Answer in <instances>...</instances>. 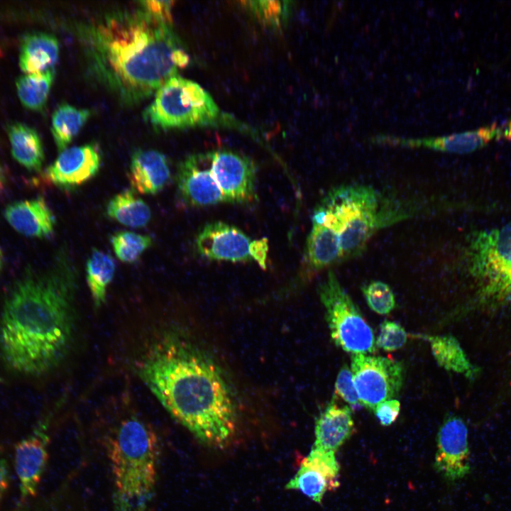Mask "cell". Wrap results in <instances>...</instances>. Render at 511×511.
Returning <instances> with one entry per match:
<instances>
[{
	"label": "cell",
	"mask_w": 511,
	"mask_h": 511,
	"mask_svg": "<svg viewBox=\"0 0 511 511\" xmlns=\"http://www.w3.org/2000/svg\"><path fill=\"white\" fill-rule=\"evenodd\" d=\"M133 365L163 407L200 441L216 448L232 441L238 422L236 392L220 364L199 344L170 329Z\"/></svg>",
	"instance_id": "1"
},
{
	"label": "cell",
	"mask_w": 511,
	"mask_h": 511,
	"mask_svg": "<svg viewBox=\"0 0 511 511\" xmlns=\"http://www.w3.org/2000/svg\"><path fill=\"white\" fill-rule=\"evenodd\" d=\"M74 33L89 75L126 105L153 95L189 62L172 25L139 5L77 23Z\"/></svg>",
	"instance_id": "2"
},
{
	"label": "cell",
	"mask_w": 511,
	"mask_h": 511,
	"mask_svg": "<svg viewBox=\"0 0 511 511\" xmlns=\"http://www.w3.org/2000/svg\"><path fill=\"white\" fill-rule=\"evenodd\" d=\"M78 278L62 246L48 268H28L13 282L0 317V358L7 369L39 376L62 362L74 336Z\"/></svg>",
	"instance_id": "3"
},
{
	"label": "cell",
	"mask_w": 511,
	"mask_h": 511,
	"mask_svg": "<svg viewBox=\"0 0 511 511\" xmlns=\"http://www.w3.org/2000/svg\"><path fill=\"white\" fill-rule=\"evenodd\" d=\"M414 208L363 184H345L330 189L314 209L312 223L336 232L342 262L361 256L380 230L414 216Z\"/></svg>",
	"instance_id": "4"
},
{
	"label": "cell",
	"mask_w": 511,
	"mask_h": 511,
	"mask_svg": "<svg viewBox=\"0 0 511 511\" xmlns=\"http://www.w3.org/2000/svg\"><path fill=\"white\" fill-rule=\"evenodd\" d=\"M108 454L114 477L115 511H148L157 481L159 438L134 413L122 417L112 430Z\"/></svg>",
	"instance_id": "5"
},
{
	"label": "cell",
	"mask_w": 511,
	"mask_h": 511,
	"mask_svg": "<svg viewBox=\"0 0 511 511\" xmlns=\"http://www.w3.org/2000/svg\"><path fill=\"white\" fill-rule=\"evenodd\" d=\"M221 112L212 97L198 83L179 75L169 78L154 94L144 119L162 130L214 124Z\"/></svg>",
	"instance_id": "6"
},
{
	"label": "cell",
	"mask_w": 511,
	"mask_h": 511,
	"mask_svg": "<svg viewBox=\"0 0 511 511\" xmlns=\"http://www.w3.org/2000/svg\"><path fill=\"white\" fill-rule=\"evenodd\" d=\"M468 269L482 298L502 301L511 295V220L476 233L468 248Z\"/></svg>",
	"instance_id": "7"
},
{
	"label": "cell",
	"mask_w": 511,
	"mask_h": 511,
	"mask_svg": "<svg viewBox=\"0 0 511 511\" xmlns=\"http://www.w3.org/2000/svg\"><path fill=\"white\" fill-rule=\"evenodd\" d=\"M317 292L334 344L351 354L376 353L373 329L333 270L328 272Z\"/></svg>",
	"instance_id": "8"
},
{
	"label": "cell",
	"mask_w": 511,
	"mask_h": 511,
	"mask_svg": "<svg viewBox=\"0 0 511 511\" xmlns=\"http://www.w3.org/2000/svg\"><path fill=\"white\" fill-rule=\"evenodd\" d=\"M350 368L359 401L369 411L396 397L402 388L405 368L399 361L373 354H351Z\"/></svg>",
	"instance_id": "9"
},
{
	"label": "cell",
	"mask_w": 511,
	"mask_h": 511,
	"mask_svg": "<svg viewBox=\"0 0 511 511\" xmlns=\"http://www.w3.org/2000/svg\"><path fill=\"white\" fill-rule=\"evenodd\" d=\"M198 253L209 260L231 262L255 261L267 267L266 238L253 240L238 228L222 221L204 225L195 238Z\"/></svg>",
	"instance_id": "10"
},
{
	"label": "cell",
	"mask_w": 511,
	"mask_h": 511,
	"mask_svg": "<svg viewBox=\"0 0 511 511\" xmlns=\"http://www.w3.org/2000/svg\"><path fill=\"white\" fill-rule=\"evenodd\" d=\"M206 153L226 202L245 204L255 200L256 168L249 158L227 150Z\"/></svg>",
	"instance_id": "11"
},
{
	"label": "cell",
	"mask_w": 511,
	"mask_h": 511,
	"mask_svg": "<svg viewBox=\"0 0 511 511\" xmlns=\"http://www.w3.org/2000/svg\"><path fill=\"white\" fill-rule=\"evenodd\" d=\"M101 165L97 143L67 148L42 174L44 182L64 190L72 191L94 177Z\"/></svg>",
	"instance_id": "12"
},
{
	"label": "cell",
	"mask_w": 511,
	"mask_h": 511,
	"mask_svg": "<svg viewBox=\"0 0 511 511\" xmlns=\"http://www.w3.org/2000/svg\"><path fill=\"white\" fill-rule=\"evenodd\" d=\"M177 192L187 207H201L226 202L210 169L207 153L187 156L177 167Z\"/></svg>",
	"instance_id": "13"
},
{
	"label": "cell",
	"mask_w": 511,
	"mask_h": 511,
	"mask_svg": "<svg viewBox=\"0 0 511 511\" xmlns=\"http://www.w3.org/2000/svg\"><path fill=\"white\" fill-rule=\"evenodd\" d=\"M40 422L16 446L15 470L21 500L35 495L48 458L49 422Z\"/></svg>",
	"instance_id": "14"
},
{
	"label": "cell",
	"mask_w": 511,
	"mask_h": 511,
	"mask_svg": "<svg viewBox=\"0 0 511 511\" xmlns=\"http://www.w3.org/2000/svg\"><path fill=\"white\" fill-rule=\"evenodd\" d=\"M468 429L458 416H447L437 434L434 468L449 482L466 477L470 472Z\"/></svg>",
	"instance_id": "15"
},
{
	"label": "cell",
	"mask_w": 511,
	"mask_h": 511,
	"mask_svg": "<svg viewBox=\"0 0 511 511\" xmlns=\"http://www.w3.org/2000/svg\"><path fill=\"white\" fill-rule=\"evenodd\" d=\"M501 136L502 127H498L496 123H493L474 131L441 137L407 139L381 135L374 137L372 141L394 146L424 147L451 153H468L483 148L493 139Z\"/></svg>",
	"instance_id": "16"
},
{
	"label": "cell",
	"mask_w": 511,
	"mask_h": 511,
	"mask_svg": "<svg viewBox=\"0 0 511 511\" xmlns=\"http://www.w3.org/2000/svg\"><path fill=\"white\" fill-rule=\"evenodd\" d=\"M3 216L14 231L28 238H49L56 226L55 214L41 197L11 203Z\"/></svg>",
	"instance_id": "17"
},
{
	"label": "cell",
	"mask_w": 511,
	"mask_h": 511,
	"mask_svg": "<svg viewBox=\"0 0 511 511\" xmlns=\"http://www.w3.org/2000/svg\"><path fill=\"white\" fill-rule=\"evenodd\" d=\"M128 177L132 189L136 193L156 194L170 181L168 160L158 150L138 149L131 155Z\"/></svg>",
	"instance_id": "18"
},
{
	"label": "cell",
	"mask_w": 511,
	"mask_h": 511,
	"mask_svg": "<svg viewBox=\"0 0 511 511\" xmlns=\"http://www.w3.org/2000/svg\"><path fill=\"white\" fill-rule=\"evenodd\" d=\"M352 410L332 400L316 420L313 447L336 451L355 432Z\"/></svg>",
	"instance_id": "19"
},
{
	"label": "cell",
	"mask_w": 511,
	"mask_h": 511,
	"mask_svg": "<svg viewBox=\"0 0 511 511\" xmlns=\"http://www.w3.org/2000/svg\"><path fill=\"white\" fill-rule=\"evenodd\" d=\"M341 262L342 252L338 233L322 224L312 223L304 254L307 272L312 275Z\"/></svg>",
	"instance_id": "20"
},
{
	"label": "cell",
	"mask_w": 511,
	"mask_h": 511,
	"mask_svg": "<svg viewBox=\"0 0 511 511\" xmlns=\"http://www.w3.org/2000/svg\"><path fill=\"white\" fill-rule=\"evenodd\" d=\"M60 45L57 38L46 33L26 35L21 43L19 67L25 74L54 69L58 60Z\"/></svg>",
	"instance_id": "21"
},
{
	"label": "cell",
	"mask_w": 511,
	"mask_h": 511,
	"mask_svg": "<svg viewBox=\"0 0 511 511\" xmlns=\"http://www.w3.org/2000/svg\"><path fill=\"white\" fill-rule=\"evenodd\" d=\"M7 133L14 160L31 172H40L45 153L37 131L26 124L15 122L8 126Z\"/></svg>",
	"instance_id": "22"
},
{
	"label": "cell",
	"mask_w": 511,
	"mask_h": 511,
	"mask_svg": "<svg viewBox=\"0 0 511 511\" xmlns=\"http://www.w3.org/2000/svg\"><path fill=\"white\" fill-rule=\"evenodd\" d=\"M428 341L432 356L437 364L448 371H452L473 378L478 370L471 363L458 341L452 335H417Z\"/></svg>",
	"instance_id": "23"
},
{
	"label": "cell",
	"mask_w": 511,
	"mask_h": 511,
	"mask_svg": "<svg viewBox=\"0 0 511 511\" xmlns=\"http://www.w3.org/2000/svg\"><path fill=\"white\" fill-rule=\"evenodd\" d=\"M106 214L111 219L131 228L146 226L152 216L148 204L132 189L115 194L106 204Z\"/></svg>",
	"instance_id": "24"
},
{
	"label": "cell",
	"mask_w": 511,
	"mask_h": 511,
	"mask_svg": "<svg viewBox=\"0 0 511 511\" xmlns=\"http://www.w3.org/2000/svg\"><path fill=\"white\" fill-rule=\"evenodd\" d=\"M116 271L113 257L98 248H93L86 263V280L95 308L106 301L107 290Z\"/></svg>",
	"instance_id": "25"
},
{
	"label": "cell",
	"mask_w": 511,
	"mask_h": 511,
	"mask_svg": "<svg viewBox=\"0 0 511 511\" xmlns=\"http://www.w3.org/2000/svg\"><path fill=\"white\" fill-rule=\"evenodd\" d=\"M91 116L87 109H79L69 104L57 106L52 115L51 133L60 153L68 148Z\"/></svg>",
	"instance_id": "26"
},
{
	"label": "cell",
	"mask_w": 511,
	"mask_h": 511,
	"mask_svg": "<svg viewBox=\"0 0 511 511\" xmlns=\"http://www.w3.org/2000/svg\"><path fill=\"white\" fill-rule=\"evenodd\" d=\"M54 77V69L20 76L16 87L21 104L33 111L42 109L47 102Z\"/></svg>",
	"instance_id": "27"
},
{
	"label": "cell",
	"mask_w": 511,
	"mask_h": 511,
	"mask_svg": "<svg viewBox=\"0 0 511 511\" xmlns=\"http://www.w3.org/2000/svg\"><path fill=\"white\" fill-rule=\"evenodd\" d=\"M287 490H297L317 503H321L328 490L337 488L321 471L303 461L292 478L286 484Z\"/></svg>",
	"instance_id": "28"
},
{
	"label": "cell",
	"mask_w": 511,
	"mask_h": 511,
	"mask_svg": "<svg viewBox=\"0 0 511 511\" xmlns=\"http://www.w3.org/2000/svg\"><path fill=\"white\" fill-rule=\"evenodd\" d=\"M117 258L123 263H134L153 245L152 238L129 231H120L110 238Z\"/></svg>",
	"instance_id": "29"
},
{
	"label": "cell",
	"mask_w": 511,
	"mask_h": 511,
	"mask_svg": "<svg viewBox=\"0 0 511 511\" xmlns=\"http://www.w3.org/2000/svg\"><path fill=\"white\" fill-rule=\"evenodd\" d=\"M243 3L262 23L273 28L282 26L290 15V2L288 1H248Z\"/></svg>",
	"instance_id": "30"
},
{
	"label": "cell",
	"mask_w": 511,
	"mask_h": 511,
	"mask_svg": "<svg viewBox=\"0 0 511 511\" xmlns=\"http://www.w3.org/2000/svg\"><path fill=\"white\" fill-rule=\"evenodd\" d=\"M369 308L374 312L386 315L396 306V300L391 287L384 282L373 280L361 287Z\"/></svg>",
	"instance_id": "31"
},
{
	"label": "cell",
	"mask_w": 511,
	"mask_h": 511,
	"mask_svg": "<svg viewBox=\"0 0 511 511\" xmlns=\"http://www.w3.org/2000/svg\"><path fill=\"white\" fill-rule=\"evenodd\" d=\"M408 336L409 334L402 325L395 322L384 320L380 324L375 345L385 351H395L405 345Z\"/></svg>",
	"instance_id": "32"
},
{
	"label": "cell",
	"mask_w": 511,
	"mask_h": 511,
	"mask_svg": "<svg viewBox=\"0 0 511 511\" xmlns=\"http://www.w3.org/2000/svg\"><path fill=\"white\" fill-rule=\"evenodd\" d=\"M303 461L321 471L337 488L339 486L338 477L340 466L334 451L312 446Z\"/></svg>",
	"instance_id": "33"
},
{
	"label": "cell",
	"mask_w": 511,
	"mask_h": 511,
	"mask_svg": "<svg viewBox=\"0 0 511 511\" xmlns=\"http://www.w3.org/2000/svg\"><path fill=\"white\" fill-rule=\"evenodd\" d=\"M335 397H339L352 410L362 407L355 388L353 374L348 365L339 370L334 385Z\"/></svg>",
	"instance_id": "34"
},
{
	"label": "cell",
	"mask_w": 511,
	"mask_h": 511,
	"mask_svg": "<svg viewBox=\"0 0 511 511\" xmlns=\"http://www.w3.org/2000/svg\"><path fill=\"white\" fill-rule=\"evenodd\" d=\"M173 1H141L139 6L157 19L172 25Z\"/></svg>",
	"instance_id": "35"
},
{
	"label": "cell",
	"mask_w": 511,
	"mask_h": 511,
	"mask_svg": "<svg viewBox=\"0 0 511 511\" xmlns=\"http://www.w3.org/2000/svg\"><path fill=\"white\" fill-rule=\"evenodd\" d=\"M400 411V401L391 399L379 403L373 412L381 425L390 426L397 419Z\"/></svg>",
	"instance_id": "36"
},
{
	"label": "cell",
	"mask_w": 511,
	"mask_h": 511,
	"mask_svg": "<svg viewBox=\"0 0 511 511\" xmlns=\"http://www.w3.org/2000/svg\"><path fill=\"white\" fill-rule=\"evenodd\" d=\"M9 481V473L6 461L0 457V502L6 490L8 488Z\"/></svg>",
	"instance_id": "37"
},
{
	"label": "cell",
	"mask_w": 511,
	"mask_h": 511,
	"mask_svg": "<svg viewBox=\"0 0 511 511\" xmlns=\"http://www.w3.org/2000/svg\"><path fill=\"white\" fill-rule=\"evenodd\" d=\"M502 136L511 141V119L502 127Z\"/></svg>",
	"instance_id": "38"
},
{
	"label": "cell",
	"mask_w": 511,
	"mask_h": 511,
	"mask_svg": "<svg viewBox=\"0 0 511 511\" xmlns=\"http://www.w3.org/2000/svg\"><path fill=\"white\" fill-rule=\"evenodd\" d=\"M6 182V176L5 171L2 166L0 165V192L4 190Z\"/></svg>",
	"instance_id": "39"
},
{
	"label": "cell",
	"mask_w": 511,
	"mask_h": 511,
	"mask_svg": "<svg viewBox=\"0 0 511 511\" xmlns=\"http://www.w3.org/2000/svg\"><path fill=\"white\" fill-rule=\"evenodd\" d=\"M3 265H4V256H3V253H2L1 251L0 250V273L2 270Z\"/></svg>",
	"instance_id": "40"
}]
</instances>
